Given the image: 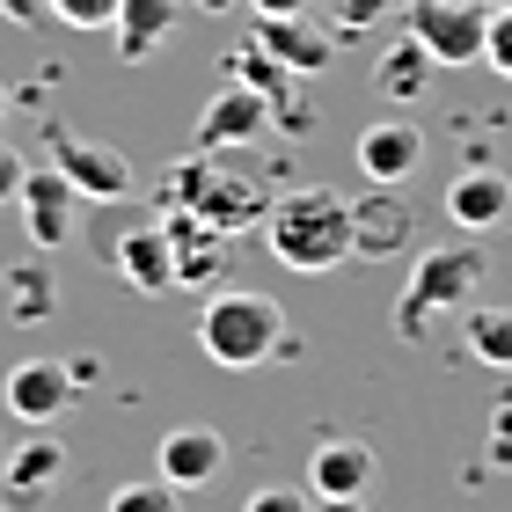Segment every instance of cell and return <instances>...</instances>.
<instances>
[{"label":"cell","mask_w":512,"mask_h":512,"mask_svg":"<svg viewBox=\"0 0 512 512\" xmlns=\"http://www.w3.org/2000/svg\"><path fill=\"white\" fill-rule=\"evenodd\" d=\"M264 242H271V264H286L300 278L352 264V198L330 191V183H300V191L271 198Z\"/></svg>","instance_id":"obj_1"},{"label":"cell","mask_w":512,"mask_h":512,"mask_svg":"<svg viewBox=\"0 0 512 512\" xmlns=\"http://www.w3.org/2000/svg\"><path fill=\"white\" fill-rule=\"evenodd\" d=\"M198 352L227 366V374H256V366L300 352V337L286 330V308L271 293L227 286V293H205V308H198Z\"/></svg>","instance_id":"obj_2"},{"label":"cell","mask_w":512,"mask_h":512,"mask_svg":"<svg viewBox=\"0 0 512 512\" xmlns=\"http://www.w3.org/2000/svg\"><path fill=\"white\" fill-rule=\"evenodd\" d=\"M483 278H491V256H483V242H439V249H417L410 264V286L403 300H395V337H425L432 315H461L469 300L483 293Z\"/></svg>","instance_id":"obj_3"},{"label":"cell","mask_w":512,"mask_h":512,"mask_svg":"<svg viewBox=\"0 0 512 512\" xmlns=\"http://www.w3.org/2000/svg\"><path fill=\"white\" fill-rule=\"evenodd\" d=\"M410 37L432 52V66H476L491 44V8L483 0H410Z\"/></svg>","instance_id":"obj_4"},{"label":"cell","mask_w":512,"mask_h":512,"mask_svg":"<svg viewBox=\"0 0 512 512\" xmlns=\"http://www.w3.org/2000/svg\"><path fill=\"white\" fill-rule=\"evenodd\" d=\"M52 169L74 183L81 198H132V161L118 147H103V139H88L81 125H52Z\"/></svg>","instance_id":"obj_5"},{"label":"cell","mask_w":512,"mask_h":512,"mask_svg":"<svg viewBox=\"0 0 512 512\" xmlns=\"http://www.w3.org/2000/svg\"><path fill=\"white\" fill-rule=\"evenodd\" d=\"M59 476H66V447L37 425L30 439L8 447V461H0V505H8V512H37L44 498L59 491Z\"/></svg>","instance_id":"obj_6"},{"label":"cell","mask_w":512,"mask_h":512,"mask_svg":"<svg viewBox=\"0 0 512 512\" xmlns=\"http://www.w3.org/2000/svg\"><path fill=\"white\" fill-rule=\"evenodd\" d=\"M264 132H271V103L256 96L249 81H227L220 96L198 110L191 147H198V154H227V147H249V139H264Z\"/></svg>","instance_id":"obj_7"},{"label":"cell","mask_w":512,"mask_h":512,"mask_svg":"<svg viewBox=\"0 0 512 512\" xmlns=\"http://www.w3.org/2000/svg\"><path fill=\"white\" fill-rule=\"evenodd\" d=\"M417 242L410 198H395V183H374L366 198H352V256L359 264H388Z\"/></svg>","instance_id":"obj_8"},{"label":"cell","mask_w":512,"mask_h":512,"mask_svg":"<svg viewBox=\"0 0 512 512\" xmlns=\"http://www.w3.org/2000/svg\"><path fill=\"white\" fill-rule=\"evenodd\" d=\"M308 498L315 505H352V498H366L374 491V447L366 439H352V432H337V439H322V447L308 454Z\"/></svg>","instance_id":"obj_9"},{"label":"cell","mask_w":512,"mask_h":512,"mask_svg":"<svg viewBox=\"0 0 512 512\" xmlns=\"http://www.w3.org/2000/svg\"><path fill=\"white\" fill-rule=\"evenodd\" d=\"M74 395H81V381L66 374V359H22V366H8V417L30 425V432L59 425Z\"/></svg>","instance_id":"obj_10"},{"label":"cell","mask_w":512,"mask_h":512,"mask_svg":"<svg viewBox=\"0 0 512 512\" xmlns=\"http://www.w3.org/2000/svg\"><path fill=\"white\" fill-rule=\"evenodd\" d=\"M249 44H264V52L278 59V66H293V74H330L337 66V30H322V22H308V15H256V30H249Z\"/></svg>","instance_id":"obj_11"},{"label":"cell","mask_w":512,"mask_h":512,"mask_svg":"<svg viewBox=\"0 0 512 512\" xmlns=\"http://www.w3.org/2000/svg\"><path fill=\"white\" fill-rule=\"evenodd\" d=\"M15 213H22V227H30V242H37V249H66V235H74V213H81V191L52 169V161H44V169L22 176Z\"/></svg>","instance_id":"obj_12"},{"label":"cell","mask_w":512,"mask_h":512,"mask_svg":"<svg viewBox=\"0 0 512 512\" xmlns=\"http://www.w3.org/2000/svg\"><path fill=\"white\" fill-rule=\"evenodd\" d=\"M227 469V439L213 425H169L161 432V447H154V476L161 483H176V491H205Z\"/></svg>","instance_id":"obj_13"},{"label":"cell","mask_w":512,"mask_h":512,"mask_svg":"<svg viewBox=\"0 0 512 512\" xmlns=\"http://www.w3.org/2000/svg\"><path fill=\"white\" fill-rule=\"evenodd\" d=\"M227 81H249L256 96L271 103V125H286V132H308L315 125V110L293 96V81H308V74H293V66H278L264 44H242L235 59H227Z\"/></svg>","instance_id":"obj_14"},{"label":"cell","mask_w":512,"mask_h":512,"mask_svg":"<svg viewBox=\"0 0 512 512\" xmlns=\"http://www.w3.org/2000/svg\"><path fill=\"white\" fill-rule=\"evenodd\" d=\"M359 176L366 183H410L417 161H425V132H417L410 118H374L359 132Z\"/></svg>","instance_id":"obj_15"},{"label":"cell","mask_w":512,"mask_h":512,"mask_svg":"<svg viewBox=\"0 0 512 512\" xmlns=\"http://www.w3.org/2000/svg\"><path fill=\"white\" fill-rule=\"evenodd\" d=\"M512 213V176L491 169V161H469L454 183H447V220L469 227V235H483V227H498Z\"/></svg>","instance_id":"obj_16"},{"label":"cell","mask_w":512,"mask_h":512,"mask_svg":"<svg viewBox=\"0 0 512 512\" xmlns=\"http://www.w3.org/2000/svg\"><path fill=\"white\" fill-rule=\"evenodd\" d=\"M110 264L132 293H176V242L169 227H125L118 249H110Z\"/></svg>","instance_id":"obj_17"},{"label":"cell","mask_w":512,"mask_h":512,"mask_svg":"<svg viewBox=\"0 0 512 512\" xmlns=\"http://www.w3.org/2000/svg\"><path fill=\"white\" fill-rule=\"evenodd\" d=\"M183 0H125L118 22H110V44H118V66H147L161 44L176 37Z\"/></svg>","instance_id":"obj_18"},{"label":"cell","mask_w":512,"mask_h":512,"mask_svg":"<svg viewBox=\"0 0 512 512\" xmlns=\"http://www.w3.org/2000/svg\"><path fill=\"white\" fill-rule=\"evenodd\" d=\"M0 315L15 322V330H37V322L59 315V271L37 264V256H22V264L0 271Z\"/></svg>","instance_id":"obj_19"},{"label":"cell","mask_w":512,"mask_h":512,"mask_svg":"<svg viewBox=\"0 0 512 512\" xmlns=\"http://www.w3.org/2000/svg\"><path fill=\"white\" fill-rule=\"evenodd\" d=\"M191 213H205V220L220 227V235H242V227H264L271 205L256 198V183H242V176H213V169H205L198 198H191Z\"/></svg>","instance_id":"obj_20"},{"label":"cell","mask_w":512,"mask_h":512,"mask_svg":"<svg viewBox=\"0 0 512 512\" xmlns=\"http://www.w3.org/2000/svg\"><path fill=\"white\" fill-rule=\"evenodd\" d=\"M432 74H439V66H432V52H425V44H417L410 30L374 59V88H381L388 103H417V96L432 88Z\"/></svg>","instance_id":"obj_21"},{"label":"cell","mask_w":512,"mask_h":512,"mask_svg":"<svg viewBox=\"0 0 512 512\" xmlns=\"http://www.w3.org/2000/svg\"><path fill=\"white\" fill-rule=\"evenodd\" d=\"M461 344H469V359H483V366H498V374H512V308L469 300V308H461Z\"/></svg>","instance_id":"obj_22"},{"label":"cell","mask_w":512,"mask_h":512,"mask_svg":"<svg viewBox=\"0 0 512 512\" xmlns=\"http://www.w3.org/2000/svg\"><path fill=\"white\" fill-rule=\"evenodd\" d=\"M103 512H176V483H161V476H132L110 491Z\"/></svg>","instance_id":"obj_23"},{"label":"cell","mask_w":512,"mask_h":512,"mask_svg":"<svg viewBox=\"0 0 512 512\" xmlns=\"http://www.w3.org/2000/svg\"><path fill=\"white\" fill-rule=\"evenodd\" d=\"M395 15V0H337L330 8V22H337V37H366L374 22H388Z\"/></svg>","instance_id":"obj_24"},{"label":"cell","mask_w":512,"mask_h":512,"mask_svg":"<svg viewBox=\"0 0 512 512\" xmlns=\"http://www.w3.org/2000/svg\"><path fill=\"white\" fill-rule=\"evenodd\" d=\"M118 8H125V0H52V15L66 22V30H110Z\"/></svg>","instance_id":"obj_25"},{"label":"cell","mask_w":512,"mask_h":512,"mask_svg":"<svg viewBox=\"0 0 512 512\" xmlns=\"http://www.w3.org/2000/svg\"><path fill=\"white\" fill-rule=\"evenodd\" d=\"M242 512H315V498H308V483H264V491H249L242 498Z\"/></svg>","instance_id":"obj_26"},{"label":"cell","mask_w":512,"mask_h":512,"mask_svg":"<svg viewBox=\"0 0 512 512\" xmlns=\"http://www.w3.org/2000/svg\"><path fill=\"white\" fill-rule=\"evenodd\" d=\"M483 66L498 81H512V8H491V44H483Z\"/></svg>","instance_id":"obj_27"},{"label":"cell","mask_w":512,"mask_h":512,"mask_svg":"<svg viewBox=\"0 0 512 512\" xmlns=\"http://www.w3.org/2000/svg\"><path fill=\"white\" fill-rule=\"evenodd\" d=\"M483 469H512V403L491 410V439H483Z\"/></svg>","instance_id":"obj_28"},{"label":"cell","mask_w":512,"mask_h":512,"mask_svg":"<svg viewBox=\"0 0 512 512\" xmlns=\"http://www.w3.org/2000/svg\"><path fill=\"white\" fill-rule=\"evenodd\" d=\"M22 176H30V161H22L8 139H0V205H15V198H22Z\"/></svg>","instance_id":"obj_29"},{"label":"cell","mask_w":512,"mask_h":512,"mask_svg":"<svg viewBox=\"0 0 512 512\" xmlns=\"http://www.w3.org/2000/svg\"><path fill=\"white\" fill-rule=\"evenodd\" d=\"M0 15H8L15 30H44V22H52V0H0Z\"/></svg>","instance_id":"obj_30"},{"label":"cell","mask_w":512,"mask_h":512,"mask_svg":"<svg viewBox=\"0 0 512 512\" xmlns=\"http://www.w3.org/2000/svg\"><path fill=\"white\" fill-rule=\"evenodd\" d=\"M249 15H308V0H249Z\"/></svg>","instance_id":"obj_31"},{"label":"cell","mask_w":512,"mask_h":512,"mask_svg":"<svg viewBox=\"0 0 512 512\" xmlns=\"http://www.w3.org/2000/svg\"><path fill=\"white\" fill-rule=\"evenodd\" d=\"M315 512H366V505H359V498H352V505H315Z\"/></svg>","instance_id":"obj_32"},{"label":"cell","mask_w":512,"mask_h":512,"mask_svg":"<svg viewBox=\"0 0 512 512\" xmlns=\"http://www.w3.org/2000/svg\"><path fill=\"white\" fill-rule=\"evenodd\" d=\"M198 8H235V0H198Z\"/></svg>","instance_id":"obj_33"},{"label":"cell","mask_w":512,"mask_h":512,"mask_svg":"<svg viewBox=\"0 0 512 512\" xmlns=\"http://www.w3.org/2000/svg\"><path fill=\"white\" fill-rule=\"evenodd\" d=\"M0 125H8V88H0Z\"/></svg>","instance_id":"obj_34"},{"label":"cell","mask_w":512,"mask_h":512,"mask_svg":"<svg viewBox=\"0 0 512 512\" xmlns=\"http://www.w3.org/2000/svg\"><path fill=\"white\" fill-rule=\"evenodd\" d=\"M0 512H8V505H0Z\"/></svg>","instance_id":"obj_35"}]
</instances>
